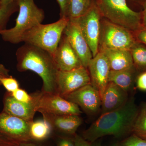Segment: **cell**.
Listing matches in <instances>:
<instances>
[{"label":"cell","mask_w":146,"mask_h":146,"mask_svg":"<svg viewBox=\"0 0 146 146\" xmlns=\"http://www.w3.org/2000/svg\"><path fill=\"white\" fill-rule=\"evenodd\" d=\"M9 73V70L2 64H0V76L3 77L10 76Z\"/></svg>","instance_id":"35"},{"label":"cell","mask_w":146,"mask_h":146,"mask_svg":"<svg viewBox=\"0 0 146 146\" xmlns=\"http://www.w3.org/2000/svg\"><path fill=\"white\" fill-rule=\"evenodd\" d=\"M99 51L107 58L112 70H121L134 67L130 51L106 48H99Z\"/></svg>","instance_id":"18"},{"label":"cell","mask_w":146,"mask_h":146,"mask_svg":"<svg viewBox=\"0 0 146 146\" xmlns=\"http://www.w3.org/2000/svg\"><path fill=\"white\" fill-rule=\"evenodd\" d=\"M11 96L18 101L29 103L33 101L32 94L30 95L23 89L19 88L11 93Z\"/></svg>","instance_id":"27"},{"label":"cell","mask_w":146,"mask_h":146,"mask_svg":"<svg viewBox=\"0 0 146 146\" xmlns=\"http://www.w3.org/2000/svg\"><path fill=\"white\" fill-rule=\"evenodd\" d=\"M136 71L134 67L130 69L121 70H110L109 82H112L128 92L133 85L134 76Z\"/></svg>","instance_id":"19"},{"label":"cell","mask_w":146,"mask_h":146,"mask_svg":"<svg viewBox=\"0 0 146 146\" xmlns=\"http://www.w3.org/2000/svg\"><path fill=\"white\" fill-rule=\"evenodd\" d=\"M102 18L96 1L91 8L83 16L70 20L77 25L91 50L93 57L99 52L101 21Z\"/></svg>","instance_id":"8"},{"label":"cell","mask_w":146,"mask_h":146,"mask_svg":"<svg viewBox=\"0 0 146 146\" xmlns=\"http://www.w3.org/2000/svg\"><path fill=\"white\" fill-rule=\"evenodd\" d=\"M136 87L141 91H146V71L141 72L137 77Z\"/></svg>","instance_id":"29"},{"label":"cell","mask_w":146,"mask_h":146,"mask_svg":"<svg viewBox=\"0 0 146 146\" xmlns=\"http://www.w3.org/2000/svg\"><path fill=\"white\" fill-rule=\"evenodd\" d=\"M102 18L134 33L143 28L141 11L132 10L127 0H95Z\"/></svg>","instance_id":"3"},{"label":"cell","mask_w":146,"mask_h":146,"mask_svg":"<svg viewBox=\"0 0 146 146\" xmlns=\"http://www.w3.org/2000/svg\"><path fill=\"white\" fill-rule=\"evenodd\" d=\"M95 0H69L67 16L69 20H74L83 16L89 10Z\"/></svg>","instance_id":"20"},{"label":"cell","mask_w":146,"mask_h":146,"mask_svg":"<svg viewBox=\"0 0 146 146\" xmlns=\"http://www.w3.org/2000/svg\"><path fill=\"white\" fill-rule=\"evenodd\" d=\"M142 25L143 28L146 29V0L142 6Z\"/></svg>","instance_id":"34"},{"label":"cell","mask_w":146,"mask_h":146,"mask_svg":"<svg viewBox=\"0 0 146 146\" xmlns=\"http://www.w3.org/2000/svg\"><path fill=\"white\" fill-rule=\"evenodd\" d=\"M1 0H0V7H1Z\"/></svg>","instance_id":"41"},{"label":"cell","mask_w":146,"mask_h":146,"mask_svg":"<svg viewBox=\"0 0 146 146\" xmlns=\"http://www.w3.org/2000/svg\"><path fill=\"white\" fill-rule=\"evenodd\" d=\"M127 93L115 83L108 82L102 97V114L118 109L125 104L129 99Z\"/></svg>","instance_id":"15"},{"label":"cell","mask_w":146,"mask_h":146,"mask_svg":"<svg viewBox=\"0 0 146 146\" xmlns=\"http://www.w3.org/2000/svg\"><path fill=\"white\" fill-rule=\"evenodd\" d=\"M87 69L91 84L99 92L102 98L109 82V73L111 70L109 62L104 54L99 51L90 61Z\"/></svg>","instance_id":"12"},{"label":"cell","mask_w":146,"mask_h":146,"mask_svg":"<svg viewBox=\"0 0 146 146\" xmlns=\"http://www.w3.org/2000/svg\"><path fill=\"white\" fill-rule=\"evenodd\" d=\"M92 146H102L100 142H97L94 145Z\"/></svg>","instance_id":"39"},{"label":"cell","mask_w":146,"mask_h":146,"mask_svg":"<svg viewBox=\"0 0 146 146\" xmlns=\"http://www.w3.org/2000/svg\"><path fill=\"white\" fill-rule=\"evenodd\" d=\"M19 10L16 1L8 5L0 7V31L5 29L6 25L12 13Z\"/></svg>","instance_id":"24"},{"label":"cell","mask_w":146,"mask_h":146,"mask_svg":"<svg viewBox=\"0 0 146 146\" xmlns=\"http://www.w3.org/2000/svg\"><path fill=\"white\" fill-rule=\"evenodd\" d=\"M24 144L16 142L0 132V146H24Z\"/></svg>","instance_id":"28"},{"label":"cell","mask_w":146,"mask_h":146,"mask_svg":"<svg viewBox=\"0 0 146 146\" xmlns=\"http://www.w3.org/2000/svg\"><path fill=\"white\" fill-rule=\"evenodd\" d=\"M16 0H1V6L8 5L16 1Z\"/></svg>","instance_id":"36"},{"label":"cell","mask_w":146,"mask_h":146,"mask_svg":"<svg viewBox=\"0 0 146 146\" xmlns=\"http://www.w3.org/2000/svg\"><path fill=\"white\" fill-rule=\"evenodd\" d=\"M133 34L137 42L146 46V29L143 28Z\"/></svg>","instance_id":"30"},{"label":"cell","mask_w":146,"mask_h":146,"mask_svg":"<svg viewBox=\"0 0 146 146\" xmlns=\"http://www.w3.org/2000/svg\"><path fill=\"white\" fill-rule=\"evenodd\" d=\"M137 4L140 5L142 7L146 0H129Z\"/></svg>","instance_id":"37"},{"label":"cell","mask_w":146,"mask_h":146,"mask_svg":"<svg viewBox=\"0 0 146 146\" xmlns=\"http://www.w3.org/2000/svg\"><path fill=\"white\" fill-rule=\"evenodd\" d=\"M36 111L56 115H80L82 112L77 105L58 94L43 91L33 94Z\"/></svg>","instance_id":"7"},{"label":"cell","mask_w":146,"mask_h":146,"mask_svg":"<svg viewBox=\"0 0 146 146\" xmlns=\"http://www.w3.org/2000/svg\"><path fill=\"white\" fill-rule=\"evenodd\" d=\"M89 84L91 80L89 71L83 66L70 71H58L56 91L63 98Z\"/></svg>","instance_id":"9"},{"label":"cell","mask_w":146,"mask_h":146,"mask_svg":"<svg viewBox=\"0 0 146 146\" xmlns=\"http://www.w3.org/2000/svg\"><path fill=\"white\" fill-rule=\"evenodd\" d=\"M17 69L21 72L32 71L42 79V91L57 94L56 78L58 70L52 56L40 48L25 43L16 51Z\"/></svg>","instance_id":"2"},{"label":"cell","mask_w":146,"mask_h":146,"mask_svg":"<svg viewBox=\"0 0 146 146\" xmlns=\"http://www.w3.org/2000/svg\"><path fill=\"white\" fill-rule=\"evenodd\" d=\"M42 114L43 119L48 122L52 128L66 134H75L82 123L80 115H56L45 113Z\"/></svg>","instance_id":"16"},{"label":"cell","mask_w":146,"mask_h":146,"mask_svg":"<svg viewBox=\"0 0 146 146\" xmlns=\"http://www.w3.org/2000/svg\"><path fill=\"white\" fill-rule=\"evenodd\" d=\"M52 127L48 122L43 119L32 121L30 126V133L32 140L42 141L48 138L51 133Z\"/></svg>","instance_id":"21"},{"label":"cell","mask_w":146,"mask_h":146,"mask_svg":"<svg viewBox=\"0 0 146 146\" xmlns=\"http://www.w3.org/2000/svg\"><path fill=\"white\" fill-rule=\"evenodd\" d=\"M57 146H75L74 141L70 138H62L58 142Z\"/></svg>","instance_id":"33"},{"label":"cell","mask_w":146,"mask_h":146,"mask_svg":"<svg viewBox=\"0 0 146 146\" xmlns=\"http://www.w3.org/2000/svg\"><path fill=\"white\" fill-rule=\"evenodd\" d=\"M112 146H121L120 145H117V144H116V145H113Z\"/></svg>","instance_id":"40"},{"label":"cell","mask_w":146,"mask_h":146,"mask_svg":"<svg viewBox=\"0 0 146 146\" xmlns=\"http://www.w3.org/2000/svg\"><path fill=\"white\" fill-rule=\"evenodd\" d=\"M139 110L133 98L113 111L102 114L83 133V137L92 143L104 136L121 138L132 133L133 124Z\"/></svg>","instance_id":"1"},{"label":"cell","mask_w":146,"mask_h":146,"mask_svg":"<svg viewBox=\"0 0 146 146\" xmlns=\"http://www.w3.org/2000/svg\"><path fill=\"white\" fill-rule=\"evenodd\" d=\"M31 122L3 112L0 114V132L20 143H31L33 140L30 126Z\"/></svg>","instance_id":"10"},{"label":"cell","mask_w":146,"mask_h":146,"mask_svg":"<svg viewBox=\"0 0 146 146\" xmlns=\"http://www.w3.org/2000/svg\"><path fill=\"white\" fill-rule=\"evenodd\" d=\"M133 65L136 71H146V46L137 42L130 50Z\"/></svg>","instance_id":"22"},{"label":"cell","mask_w":146,"mask_h":146,"mask_svg":"<svg viewBox=\"0 0 146 146\" xmlns=\"http://www.w3.org/2000/svg\"><path fill=\"white\" fill-rule=\"evenodd\" d=\"M69 21V18L63 17L52 23L39 24L23 35L21 42L40 48L53 56Z\"/></svg>","instance_id":"4"},{"label":"cell","mask_w":146,"mask_h":146,"mask_svg":"<svg viewBox=\"0 0 146 146\" xmlns=\"http://www.w3.org/2000/svg\"><path fill=\"white\" fill-rule=\"evenodd\" d=\"M36 112L33 98V101L29 103L18 101L11 95L6 97L5 99L4 112L12 116L31 122Z\"/></svg>","instance_id":"17"},{"label":"cell","mask_w":146,"mask_h":146,"mask_svg":"<svg viewBox=\"0 0 146 146\" xmlns=\"http://www.w3.org/2000/svg\"><path fill=\"white\" fill-rule=\"evenodd\" d=\"M19 13L15 26L0 31L2 39L12 44L21 42V37L26 32L42 23L45 18L44 12L34 2V0H16Z\"/></svg>","instance_id":"5"},{"label":"cell","mask_w":146,"mask_h":146,"mask_svg":"<svg viewBox=\"0 0 146 146\" xmlns=\"http://www.w3.org/2000/svg\"><path fill=\"white\" fill-rule=\"evenodd\" d=\"M52 56L59 71H70L83 66L78 56L63 33Z\"/></svg>","instance_id":"14"},{"label":"cell","mask_w":146,"mask_h":146,"mask_svg":"<svg viewBox=\"0 0 146 146\" xmlns=\"http://www.w3.org/2000/svg\"><path fill=\"white\" fill-rule=\"evenodd\" d=\"M120 146H146V141L132 133L130 136L123 140L121 142Z\"/></svg>","instance_id":"26"},{"label":"cell","mask_w":146,"mask_h":146,"mask_svg":"<svg viewBox=\"0 0 146 146\" xmlns=\"http://www.w3.org/2000/svg\"><path fill=\"white\" fill-rule=\"evenodd\" d=\"M1 77H3L1 76H0V78H1Z\"/></svg>","instance_id":"42"},{"label":"cell","mask_w":146,"mask_h":146,"mask_svg":"<svg viewBox=\"0 0 146 146\" xmlns=\"http://www.w3.org/2000/svg\"><path fill=\"white\" fill-rule=\"evenodd\" d=\"M131 31L102 18L99 48L130 50L137 42Z\"/></svg>","instance_id":"6"},{"label":"cell","mask_w":146,"mask_h":146,"mask_svg":"<svg viewBox=\"0 0 146 146\" xmlns=\"http://www.w3.org/2000/svg\"><path fill=\"white\" fill-rule=\"evenodd\" d=\"M63 34L78 56L84 67L87 68L93 56L88 43L74 22L69 20Z\"/></svg>","instance_id":"13"},{"label":"cell","mask_w":146,"mask_h":146,"mask_svg":"<svg viewBox=\"0 0 146 146\" xmlns=\"http://www.w3.org/2000/svg\"><path fill=\"white\" fill-rule=\"evenodd\" d=\"M24 146H35V145L32 143H26L24 145Z\"/></svg>","instance_id":"38"},{"label":"cell","mask_w":146,"mask_h":146,"mask_svg":"<svg viewBox=\"0 0 146 146\" xmlns=\"http://www.w3.org/2000/svg\"><path fill=\"white\" fill-rule=\"evenodd\" d=\"M75 146H92V143L84 139L83 137L76 134L74 139Z\"/></svg>","instance_id":"32"},{"label":"cell","mask_w":146,"mask_h":146,"mask_svg":"<svg viewBox=\"0 0 146 146\" xmlns=\"http://www.w3.org/2000/svg\"><path fill=\"white\" fill-rule=\"evenodd\" d=\"M60 8V17H66L69 0H56Z\"/></svg>","instance_id":"31"},{"label":"cell","mask_w":146,"mask_h":146,"mask_svg":"<svg viewBox=\"0 0 146 146\" xmlns=\"http://www.w3.org/2000/svg\"><path fill=\"white\" fill-rule=\"evenodd\" d=\"M132 133L146 141V102L144 103L139 109Z\"/></svg>","instance_id":"23"},{"label":"cell","mask_w":146,"mask_h":146,"mask_svg":"<svg viewBox=\"0 0 146 146\" xmlns=\"http://www.w3.org/2000/svg\"><path fill=\"white\" fill-rule=\"evenodd\" d=\"M81 108L87 114L94 115L101 107L99 92L91 84H88L63 97Z\"/></svg>","instance_id":"11"},{"label":"cell","mask_w":146,"mask_h":146,"mask_svg":"<svg viewBox=\"0 0 146 146\" xmlns=\"http://www.w3.org/2000/svg\"><path fill=\"white\" fill-rule=\"evenodd\" d=\"M0 84H2L5 89L11 93L20 88L18 81L10 76L0 78Z\"/></svg>","instance_id":"25"}]
</instances>
